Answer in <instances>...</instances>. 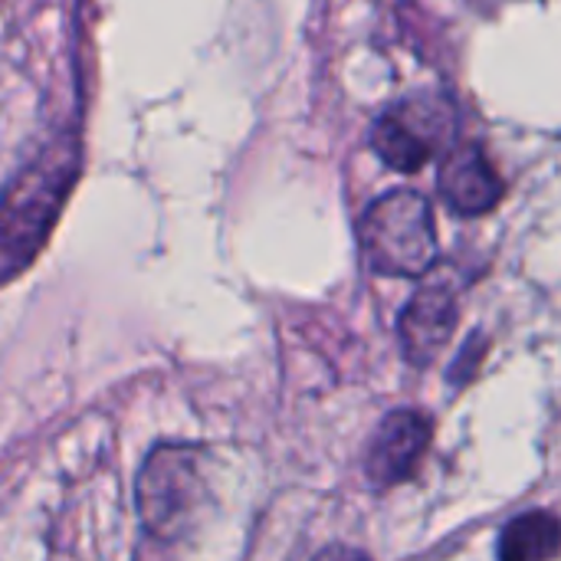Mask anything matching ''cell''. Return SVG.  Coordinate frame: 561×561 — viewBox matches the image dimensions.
I'll use <instances>...</instances> for the list:
<instances>
[{
  "label": "cell",
  "instance_id": "1",
  "mask_svg": "<svg viewBox=\"0 0 561 561\" xmlns=\"http://www.w3.org/2000/svg\"><path fill=\"white\" fill-rule=\"evenodd\" d=\"M79 174L76 138H56L46 145L0 194V283L20 276L43 243L72 191Z\"/></svg>",
  "mask_w": 561,
  "mask_h": 561
},
{
  "label": "cell",
  "instance_id": "2",
  "mask_svg": "<svg viewBox=\"0 0 561 561\" xmlns=\"http://www.w3.org/2000/svg\"><path fill=\"white\" fill-rule=\"evenodd\" d=\"M358 240L371 273L408 279L427 276L437 263L431 201L408 187L378 197L358 220Z\"/></svg>",
  "mask_w": 561,
  "mask_h": 561
},
{
  "label": "cell",
  "instance_id": "3",
  "mask_svg": "<svg viewBox=\"0 0 561 561\" xmlns=\"http://www.w3.org/2000/svg\"><path fill=\"white\" fill-rule=\"evenodd\" d=\"M207 500L201 457L191 447H158L138 477V516L151 539L181 542Z\"/></svg>",
  "mask_w": 561,
  "mask_h": 561
},
{
  "label": "cell",
  "instance_id": "4",
  "mask_svg": "<svg viewBox=\"0 0 561 561\" xmlns=\"http://www.w3.org/2000/svg\"><path fill=\"white\" fill-rule=\"evenodd\" d=\"M457 131H460L457 105L440 92H421L385 108L375 118L368 138H371L375 154L388 168L401 174H414L431 158L450 151L457 141Z\"/></svg>",
  "mask_w": 561,
  "mask_h": 561
},
{
  "label": "cell",
  "instance_id": "5",
  "mask_svg": "<svg viewBox=\"0 0 561 561\" xmlns=\"http://www.w3.org/2000/svg\"><path fill=\"white\" fill-rule=\"evenodd\" d=\"M457 299H460V289L447 273H440L437 279L431 276L411 296V302L404 306L398 319L401 348L411 365L427 368L447 348L457 329Z\"/></svg>",
  "mask_w": 561,
  "mask_h": 561
},
{
  "label": "cell",
  "instance_id": "6",
  "mask_svg": "<svg viewBox=\"0 0 561 561\" xmlns=\"http://www.w3.org/2000/svg\"><path fill=\"white\" fill-rule=\"evenodd\" d=\"M427 447H431V421L417 411H391L381 421L365 457V473L371 486L391 490L408 477H414Z\"/></svg>",
  "mask_w": 561,
  "mask_h": 561
},
{
  "label": "cell",
  "instance_id": "7",
  "mask_svg": "<svg viewBox=\"0 0 561 561\" xmlns=\"http://www.w3.org/2000/svg\"><path fill=\"white\" fill-rule=\"evenodd\" d=\"M437 191L444 204L460 214V217H480L490 214L503 201V178L490 164L480 145H454L440 164L437 174Z\"/></svg>",
  "mask_w": 561,
  "mask_h": 561
},
{
  "label": "cell",
  "instance_id": "8",
  "mask_svg": "<svg viewBox=\"0 0 561 561\" xmlns=\"http://www.w3.org/2000/svg\"><path fill=\"white\" fill-rule=\"evenodd\" d=\"M561 552V523L552 513H523L516 516L496 546V556L506 561H539Z\"/></svg>",
  "mask_w": 561,
  "mask_h": 561
},
{
  "label": "cell",
  "instance_id": "9",
  "mask_svg": "<svg viewBox=\"0 0 561 561\" xmlns=\"http://www.w3.org/2000/svg\"><path fill=\"white\" fill-rule=\"evenodd\" d=\"M483 355H486V348H483V335H480V332H473V335L467 339L463 352L457 355V362H454V365H450V371H447L450 388H457V385L463 388V385L477 375V368H480Z\"/></svg>",
  "mask_w": 561,
  "mask_h": 561
}]
</instances>
